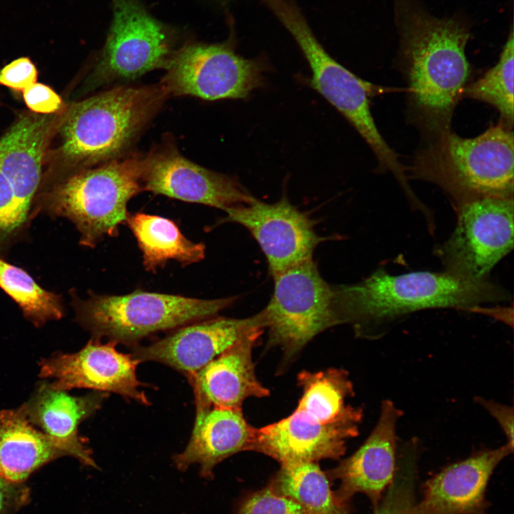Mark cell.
<instances>
[{
  "mask_svg": "<svg viewBox=\"0 0 514 514\" xmlns=\"http://www.w3.org/2000/svg\"><path fill=\"white\" fill-rule=\"evenodd\" d=\"M394 9L408 116L425 142L451 130L470 74L465 55L470 33L459 19L434 17L413 0H394Z\"/></svg>",
  "mask_w": 514,
  "mask_h": 514,
  "instance_id": "obj_1",
  "label": "cell"
},
{
  "mask_svg": "<svg viewBox=\"0 0 514 514\" xmlns=\"http://www.w3.org/2000/svg\"><path fill=\"white\" fill-rule=\"evenodd\" d=\"M333 291L339 323H351L359 334L370 336L383 325L420 310L473 311L483 304L511 298L489 278L469 281L445 271L391 275L379 269L360 282L333 286Z\"/></svg>",
  "mask_w": 514,
  "mask_h": 514,
  "instance_id": "obj_2",
  "label": "cell"
},
{
  "mask_svg": "<svg viewBox=\"0 0 514 514\" xmlns=\"http://www.w3.org/2000/svg\"><path fill=\"white\" fill-rule=\"evenodd\" d=\"M168 97L158 83L117 86L72 104L59 123L63 160L79 171L126 156Z\"/></svg>",
  "mask_w": 514,
  "mask_h": 514,
  "instance_id": "obj_3",
  "label": "cell"
},
{
  "mask_svg": "<svg viewBox=\"0 0 514 514\" xmlns=\"http://www.w3.org/2000/svg\"><path fill=\"white\" fill-rule=\"evenodd\" d=\"M513 130L499 124L473 138L451 130L423 142L406 166L408 179L442 189L454 207L484 197H513Z\"/></svg>",
  "mask_w": 514,
  "mask_h": 514,
  "instance_id": "obj_4",
  "label": "cell"
},
{
  "mask_svg": "<svg viewBox=\"0 0 514 514\" xmlns=\"http://www.w3.org/2000/svg\"><path fill=\"white\" fill-rule=\"evenodd\" d=\"M291 34L307 60L311 86L335 107L369 146L381 171L390 172L401 188L408 186L406 166L380 133L371 111V98L387 92L336 61L320 43L294 0H261Z\"/></svg>",
  "mask_w": 514,
  "mask_h": 514,
  "instance_id": "obj_5",
  "label": "cell"
},
{
  "mask_svg": "<svg viewBox=\"0 0 514 514\" xmlns=\"http://www.w3.org/2000/svg\"><path fill=\"white\" fill-rule=\"evenodd\" d=\"M143 191L142 155H126L75 172L47 193L44 208L69 219L80 243L94 247L116 236L126 223L128 201Z\"/></svg>",
  "mask_w": 514,
  "mask_h": 514,
  "instance_id": "obj_6",
  "label": "cell"
},
{
  "mask_svg": "<svg viewBox=\"0 0 514 514\" xmlns=\"http://www.w3.org/2000/svg\"><path fill=\"white\" fill-rule=\"evenodd\" d=\"M236 299H200L136 290L125 295L91 293L76 303V310L79 323L95 338L136 346L156 333L216 316Z\"/></svg>",
  "mask_w": 514,
  "mask_h": 514,
  "instance_id": "obj_7",
  "label": "cell"
},
{
  "mask_svg": "<svg viewBox=\"0 0 514 514\" xmlns=\"http://www.w3.org/2000/svg\"><path fill=\"white\" fill-rule=\"evenodd\" d=\"M273 293L261 312L268 343L289 356L324 330L340 324L333 305V286L321 276L313 258L273 276Z\"/></svg>",
  "mask_w": 514,
  "mask_h": 514,
  "instance_id": "obj_8",
  "label": "cell"
},
{
  "mask_svg": "<svg viewBox=\"0 0 514 514\" xmlns=\"http://www.w3.org/2000/svg\"><path fill=\"white\" fill-rule=\"evenodd\" d=\"M234 40L231 36L221 43H192L174 51L159 82L168 96L244 99L261 86L267 69L265 57L240 56Z\"/></svg>",
  "mask_w": 514,
  "mask_h": 514,
  "instance_id": "obj_9",
  "label": "cell"
},
{
  "mask_svg": "<svg viewBox=\"0 0 514 514\" xmlns=\"http://www.w3.org/2000/svg\"><path fill=\"white\" fill-rule=\"evenodd\" d=\"M513 196H490L454 207L455 227L435 250L443 271L469 281L489 278L513 247Z\"/></svg>",
  "mask_w": 514,
  "mask_h": 514,
  "instance_id": "obj_10",
  "label": "cell"
},
{
  "mask_svg": "<svg viewBox=\"0 0 514 514\" xmlns=\"http://www.w3.org/2000/svg\"><path fill=\"white\" fill-rule=\"evenodd\" d=\"M113 11L106 43L87 81L89 89L166 69L174 52L172 30L139 0H113Z\"/></svg>",
  "mask_w": 514,
  "mask_h": 514,
  "instance_id": "obj_11",
  "label": "cell"
},
{
  "mask_svg": "<svg viewBox=\"0 0 514 514\" xmlns=\"http://www.w3.org/2000/svg\"><path fill=\"white\" fill-rule=\"evenodd\" d=\"M142 183L143 191L223 211L256 198L236 178L186 158L168 138L142 156Z\"/></svg>",
  "mask_w": 514,
  "mask_h": 514,
  "instance_id": "obj_12",
  "label": "cell"
},
{
  "mask_svg": "<svg viewBox=\"0 0 514 514\" xmlns=\"http://www.w3.org/2000/svg\"><path fill=\"white\" fill-rule=\"evenodd\" d=\"M219 223L231 222L245 227L263 252L273 276L295 264L312 258L316 247L325 238L314 229V221L292 205L286 196L274 203L256 198L248 204L224 210Z\"/></svg>",
  "mask_w": 514,
  "mask_h": 514,
  "instance_id": "obj_13",
  "label": "cell"
},
{
  "mask_svg": "<svg viewBox=\"0 0 514 514\" xmlns=\"http://www.w3.org/2000/svg\"><path fill=\"white\" fill-rule=\"evenodd\" d=\"M116 343H101L92 338L78 352L58 353L40 363V376L52 380L56 389L89 388L114 393L126 399L149 405L138 381L136 368L140 362L131 353L117 351Z\"/></svg>",
  "mask_w": 514,
  "mask_h": 514,
  "instance_id": "obj_14",
  "label": "cell"
},
{
  "mask_svg": "<svg viewBox=\"0 0 514 514\" xmlns=\"http://www.w3.org/2000/svg\"><path fill=\"white\" fill-rule=\"evenodd\" d=\"M265 329L261 312L246 318L216 316L176 328L148 346H136L131 355L140 363L158 362L187 376L238 341Z\"/></svg>",
  "mask_w": 514,
  "mask_h": 514,
  "instance_id": "obj_15",
  "label": "cell"
},
{
  "mask_svg": "<svg viewBox=\"0 0 514 514\" xmlns=\"http://www.w3.org/2000/svg\"><path fill=\"white\" fill-rule=\"evenodd\" d=\"M403 412L393 401L384 400L378 421L361 446L331 472L340 480L336 493L344 501L357 493L366 495L376 508L382 493L396 474L398 437L397 423Z\"/></svg>",
  "mask_w": 514,
  "mask_h": 514,
  "instance_id": "obj_16",
  "label": "cell"
},
{
  "mask_svg": "<svg viewBox=\"0 0 514 514\" xmlns=\"http://www.w3.org/2000/svg\"><path fill=\"white\" fill-rule=\"evenodd\" d=\"M513 451L505 443L447 466L425 482L423 499L415 503L413 514H485L490 478Z\"/></svg>",
  "mask_w": 514,
  "mask_h": 514,
  "instance_id": "obj_17",
  "label": "cell"
},
{
  "mask_svg": "<svg viewBox=\"0 0 514 514\" xmlns=\"http://www.w3.org/2000/svg\"><path fill=\"white\" fill-rule=\"evenodd\" d=\"M358 434V425L323 424L296 409L286 418L256 429L250 450L281 464L338 458L346 441Z\"/></svg>",
  "mask_w": 514,
  "mask_h": 514,
  "instance_id": "obj_18",
  "label": "cell"
},
{
  "mask_svg": "<svg viewBox=\"0 0 514 514\" xmlns=\"http://www.w3.org/2000/svg\"><path fill=\"white\" fill-rule=\"evenodd\" d=\"M261 335L242 339L186 376L193 390L196 412L213 406L241 409L246 398L269 395L257 379L252 360L253 348Z\"/></svg>",
  "mask_w": 514,
  "mask_h": 514,
  "instance_id": "obj_19",
  "label": "cell"
},
{
  "mask_svg": "<svg viewBox=\"0 0 514 514\" xmlns=\"http://www.w3.org/2000/svg\"><path fill=\"white\" fill-rule=\"evenodd\" d=\"M256 428L241 409L210 407L196 412L191 435L185 449L173 457L176 468L185 471L198 464L201 477L211 480L214 468L243 450H250Z\"/></svg>",
  "mask_w": 514,
  "mask_h": 514,
  "instance_id": "obj_20",
  "label": "cell"
},
{
  "mask_svg": "<svg viewBox=\"0 0 514 514\" xmlns=\"http://www.w3.org/2000/svg\"><path fill=\"white\" fill-rule=\"evenodd\" d=\"M107 397L106 393L99 391L73 396L46 382L21 407L34 426L70 446L83 465L98 468L91 449L79 435L78 427L101 408Z\"/></svg>",
  "mask_w": 514,
  "mask_h": 514,
  "instance_id": "obj_21",
  "label": "cell"
},
{
  "mask_svg": "<svg viewBox=\"0 0 514 514\" xmlns=\"http://www.w3.org/2000/svg\"><path fill=\"white\" fill-rule=\"evenodd\" d=\"M23 114L0 139V171L31 206L39 188L49 138L57 116Z\"/></svg>",
  "mask_w": 514,
  "mask_h": 514,
  "instance_id": "obj_22",
  "label": "cell"
},
{
  "mask_svg": "<svg viewBox=\"0 0 514 514\" xmlns=\"http://www.w3.org/2000/svg\"><path fill=\"white\" fill-rule=\"evenodd\" d=\"M66 455L76 458L70 446L36 428L21 406L0 411L1 476L24 483L39 467Z\"/></svg>",
  "mask_w": 514,
  "mask_h": 514,
  "instance_id": "obj_23",
  "label": "cell"
},
{
  "mask_svg": "<svg viewBox=\"0 0 514 514\" xmlns=\"http://www.w3.org/2000/svg\"><path fill=\"white\" fill-rule=\"evenodd\" d=\"M126 223L136 238L148 271H156L169 260L188 266L205 258V245L188 239L169 218L136 212L129 213Z\"/></svg>",
  "mask_w": 514,
  "mask_h": 514,
  "instance_id": "obj_24",
  "label": "cell"
},
{
  "mask_svg": "<svg viewBox=\"0 0 514 514\" xmlns=\"http://www.w3.org/2000/svg\"><path fill=\"white\" fill-rule=\"evenodd\" d=\"M302 395L296 410L327 425H358L363 410L347 403L354 394L348 373L329 368L318 372L302 371L298 376Z\"/></svg>",
  "mask_w": 514,
  "mask_h": 514,
  "instance_id": "obj_25",
  "label": "cell"
},
{
  "mask_svg": "<svg viewBox=\"0 0 514 514\" xmlns=\"http://www.w3.org/2000/svg\"><path fill=\"white\" fill-rule=\"evenodd\" d=\"M269 487L298 504L308 514H348V502L331 490L316 462L281 464Z\"/></svg>",
  "mask_w": 514,
  "mask_h": 514,
  "instance_id": "obj_26",
  "label": "cell"
},
{
  "mask_svg": "<svg viewBox=\"0 0 514 514\" xmlns=\"http://www.w3.org/2000/svg\"><path fill=\"white\" fill-rule=\"evenodd\" d=\"M513 59L514 39L511 29L503 46L498 63L478 79L468 83L463 98L487 103L500 114L498 124L513 130Z\"/></svg>",
  "mask_w": 514,
  "mask_h": 514,
  "instance_id": "obj_27",
  "label": "cell"
},
{
  "mask_svg": "<svg viewBox=\"0 0 514 514\" xmlns=\"http://www.w3.org/2000/svg\"><path fill=\"white\" fill-rule=\"evenodd\" d=\"M0 287L36 326L61 318L59 298L42 288L25 271L0 258Z\"/></svg>",
  "mask_w": 514,
  "mask_h": 514,
  "instance_id": "obj_28",
  "label": "cell"
},
{
  "mask_svg": "<svg viewBox=\"0 0 514 514\" xmlns=\"http://www.w3.org/2000/svg\"><path fill=\"white\" fill-rule=\"evenodd\" d=\"M413 456L405 458L403 470L396 472L383 501L376 507L374 514H413L414 495Z\"/></svg>",
  "mask_w": 514,
  "mask_h": 514,
  "instance_id": "obj_29",
  "label": "cell"
},
{
  "mask_svg": "<svg viewBox=\"0 0 514 514\" xmlns=\"http://www.w3.org/2000/svg\"><path fill=\"white\" fill-rule=\"evenodd\" d=\"M237 514H308L292 500L270 487L253 493L241 505Z\"/></svg>",
  "mask_w": 514,
  "mask_h": 514,
  "instance_id": "obj_30",
  "label": "cell"
},
{
  "mask_svg": "<svg viewBox=\"0 0 514 514\" xmlns=\"http://www.w3.org/2000/svg\"><path fill=\"white\" fill-rule=\"evenodd\" d=\"M37 70L28 57L18 58L0 70V84L23 91L36 83Z\"/></svg>",
  "mask_w": 514,
  "mask_h": 514,
  "instance_id": "obj_31",
  "label": "cell"
},
{
  "mask_svg": "<svg viewBox=\"0 0 514 514\" xmlns=\"http://www.w3.org/2000/svg\"><path fill=\"white\" fill-rule=\"evenodd\" d=\"M22 92L25 104L35 114H54L62 106L61 97L51 88L45 84L36 82Z\"/></svg>",
  "mask_w": 514,
  "mask_h": 514,
  "instance_id": "obj_32",
  "label": "cell"
},
{
  "mask_svg": "<svg viewBox=\"0 0 514 514\" xmlns=\"http://www.w3.org/2000/svg\"><path fill=\"white\" fill-rule=\"evenodd\" d=\"M29 490L23 483L0 475V514H11L29 502Z\"/></svg>",
  "mask_w": 514,
  "mask_h": 514,
  "instance_id": "obj_33",
  "label": "cell"
},
{
  "mask_svg": "<svg viewBox=\"0 0 514 514\" xmlns=\"http://www.w3.org/2000/svg\"><path fill=\"white\" fill-rule=\"evenodd\" d=\"M475 400L495 419L506 437V444L513 448V408L481 397L475 398Z\"/></svg>",
  "mask_w": 514,
  "mask_h": 514,
  "instance_id": "obj_34",
  "label": "cell"
},
{
  "mask_svg": "<svg viewBox=\"0 0 514 514\" xmlns=\"http://www.w3.org/2000/svg\"><path fill=\"white\" fill-rule=\"evenodd\" d=\"M222 1H231V0H222Z\"/></svg>",
  "mask_w": 514,
  "mask_h": 514,
  "instance_id": "obj_35",
  "label": "cell"
}]
</instances>
